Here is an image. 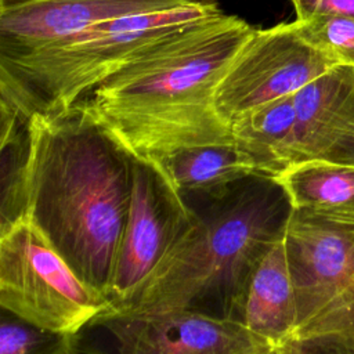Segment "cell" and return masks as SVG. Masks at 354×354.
I'll use <instances>...</instances> for the list:
<instances>
[{
	"instance_id": "obj_2",
	"label": "cell",
	"mask_w": 354,
	"mask_h": 354,
	"mask_svg": "<svg viewBox=\"0 0 354 354\" xmlns=\"http://www.w3.org/2000/svg\"><path fill=\"white\" fill-rule=\"evenodd\" d=\"M26 216L88 285L109 295L136 155L82 100L29 118Z\"/></svg>"
},
{
	"instance_id": "obj_1",
	"label": "cell",
	"mask_w": 354,
	"mask_h": 354,
	"mask_svg": "<svg viewBox=\"0 0 354 354\" xmlns=\"http://www.w3.org/2000/svg\"><path fill=\"white\" fill-rule=\"evenodd\" d=\"M254 30L221 10L201 17L141 50L82 100L141 158L158 160L184 148L235 144L216 93Z\"/></svg>"
},
{
	"instance_id": "obj_5",
	"label": "cell",
	"mask_w": 354,
	"mask_h": 354,
	"mask_svg": "<svg viewBox=\"0 0 354 354\" xmlns=\"http://www.w3.org/2000/svg\"><path fill=\"white\" fill-rule=\"evenodd\" d=\"M285 248L297 301V340L354 354V224L292 210Z\"/></svg>"
},
{
	"instance_id": "obj_7",
	"label": "cell",
	"mask_w": 354,
	"mask_h": 354,
	"mask_svg": "<svg viewBox=\"0 0 354 354\" xmlns=\"http://www.w3.org/2000/svg\"><path fill=\"white\" fill-rule=\"evenodd\" d=\"M195 210L163 166L134 158L133 189L109 289L111 307L126 301L192 228Z\"/></svg>"
},
{
	"instance_id": "obj_18",
	"label": "cell",
	"mask_w": 354,
	"mask_h": 354,
	"mask_svg": "<svg viewBox=\"0 0 354 354\" xmlns=\"http://www.w3.org/2000/svg\"><path fill=\"white\" fill-rule=\"evenodd\" d=\"M59 333L32 325L3 310L0 322V354H36Z\"/></svg>"
},
{
	"instance_id": "obj_4",
	"label": "cell",
	"mask_w": 354,
	"mask_h": 354,
	"mask_svg": "<svg viewBox=\"0 0 354 354\" xmlns=\"http://www.w3.org/2000/svg\"><path fill=\"white\" fill-rule=\"evenodd\" d=\"M213 0L163 12L95 24L26 54L0 57V104L25 119L54 115L160 37L218 11Z\"/></svg>"
},
{
	"instance_id": "obj_21",
	"label": "cell",
	"mask_w": 354,
	"mask_h": 354,
	"mask_svg": "<svg viewBox=\"0 0 354 354\" xmlns=\"http://www.w3.org/2000/svg\"><path fill=\"white\" fill-rule=\"evenodd\" d=\"M292 354H342L333 347L310 340H297L292 343Z\"/></svg>"
},
{
	"instance_id": "obj_16",
	"label": "cell",
	"mask_w": 354,
	"mask_h": 354,
	"mask_svg": "<svg viewBox=\"0 0 354 354\" xmlns=\"http://www.w3.org/2000/svg\"><path fill=\"white\" fill-rule=\"evenodd\" d=\"M29 119L0 104V232L26 216V167L29 156Z\"/></svg>"
},
{
	"instance_id": "obj_10",
	"label": "cell",
	"mask_w": 354,
	"mask_h": 354,
	"mask_svg": "<svg viewBox=\"0 0 354 354\" xmlns=\"http://www.w3.org/2000/svg\"><path fill=\"white\" fill-rule=\"evenodd\" d=\"M203 0H37L0 8V57L30 53L95 24L196 6Z\"/></svg>"
},
{
	"instance_id": "obj_3",
	"label": "cell",
	"mask_w": 354,
	"mask_h": 354,
	"mask_svg": "<svg viewBox=\"0 0 354 354\" xmlns=\"http://www.w3.org/2000/svg\"><path fill=\"white\" fill-rule=\"evenodd\" d=\"M192 228L144 283L109 310H194L241 321L245 293L261 257L293 210L274 176L256 174L216 195H199ZM242 322V321H241Z\"/></svg>"
},
{
	"instance_id": "obj_19",
	"label": "cell",
	"mask_w": 354,
	"mask_h": 354,
	"mask_svg": "<svg viewBox=\"0 0 354 354\" xmlns=\"http://www.w3.org/2000/svg\"><path fill=\"white\" fill-rule=\"evenodd\" d=\"M296 19H307L313 15L330 14L354 18V0H290Z\"/></svg>"
},
{
	"instance_id": "obj_14",
	"label": "cell",
	"mask_w": 354,
	"mask_h": 354,
	"mask_svg": "<svg viewBox=\"0 0 354 354\" xmlns=\"http://www.w3.org/2000/svg\"><path fill=\"white\" fill-rule=\"evenodd\" d=\"M158 162L183 195H216L243 178L266 174L236 144L184 148Z\"/></svg>"
},
{
	"instance_id": "obj_8",
	"label": "cell",
	"mask_w": 354,
	"mask_h": 354,
	"mask_svg": "<svg viewBox=\"0 0 354 354\" xmlns=\"http://www.w3.org/2000/svg\"><path fill=\"white\" fill-rule=\"evenodd\" d=\"M333 66L332 58L299 35L295 21L256 28L218 84L217 111L231 126L252 109L296 94Z\"/></svg>"
},
{
	"instance_id": "obj_23",
	"label": "cell",
	"mask_w": 354,
	"mask_h": 354,
	"mask_svg": "<svg viewBox=\"0 0 354 354\" xmlns=\"http://www.w3.org/2000/svg\"><path fill=\"white\" fill-rule=\"evenodd\" d=\"M268 354H292V344H290L289 347H286V348L274 350V351H271V353H268Z\"/></svg>"
},
{
	"instance_id": "obj_6",
	"label": "cell",
	"mask_w": 354,
	"mask_h": 354,
	"mask_svg": "<svg viewBox=\"0 0 354 354\" xmlns=\"http://www.w3.org/2000/svg\"><path fill=\"white\" fill-rule=\"evenodd\" d=\"M0 304L41 329L77 335L111 308L29 216L0 232Z\"/></svg>"
},
{
	"instance_id": "obj_11",
	"label": "cell",
	"mask_w": 354,
	"mask_h": 354,
	"mask_svg": "<svg viewBox=\"0 0 354 354\" xmlns=\"http://www.w3.org/2000/svg\"><path fill=\"white\" fill-rule=\"evenodd\" d=\"M308 160L354 163V66H333L295 94L286 167Z\"/></svg>"
},
{
	"instance_id": "obj_12",
	"label": "cell",
	"mask_w": 354,
	"mask_h": 354,
	"mask_svg": "<svg viewBox=\"0 0 354 354\" xmlns=\"http://www.w3.org/2000/svg\"><path fill=\"white\" fill-rule=\"evenodd\" d=\"M241 321L272 350L286 348L295 342L297 301L283 235L254 268L245 293Z\"/></svg>"
},
{
	"instance_id": "obj_13",
	"label": "cell",
	"mask_w": 354,
	"mask_h": 354,
	"mask_svg": "<svg viewBox=\"0 0 354 354\" xmlns=\"http://www.w3.org/2000/svg\"><path fill=\"white\" fill-rule=\"evenodd\" d=\"M275 180L295 210L354 224V163L301 162L278 173Z\"/></svg>"
},
{
	"instance_id": "obj_22",
	"label": "cell",
	"mask_w": 354,
	"mask_h": 354,
	"mask_svg": "<svg viewBox=\"0 0 354 354\" xmlns=\"http://www.w3.org/2000/svg\"><path fill=\"white\" fill-rule=\"evenodd\" d=\"M30 1H37V0H0V8H6V7L17 6V4H25V3H30Z\"/></svg>"
},
{
	"instance_id": "obj_9",
	"label": "cell",
	"mask_w": 354,
	"mask_h": 354,
	"mask_svg": "<svg viewBox=\"0 0 354 354\" xmlns=\"http://www.w3.org/2000/svg\"><path fill=\"white\" fill-rule=\"evenodd\" d=\"M94 325L112 337L116 354H268L274 351L241 321L194 310H108Z\"/></svg>"
},
{
	"instance_id": "obj_17",
	"label": "cell",
	"mask_w": 354,
	"mask_h": 354,
	"mask_svg": "<svg viewBox=\"0 0 354 354\" xmlns=\"http://www.w3.org/2000/svg\"><path fill=\"white\" fill-rule=\"evenodd\" d=\"M299 35L337 65L354 66V18L319 14L295 19Z\"/></svg>"
},
{
	"instance_id": "obj_15",
	"label": "cell",
	"mask_w": 354,
	"mask_h": 354,
	"mask_svg": "<svg viewBox=\"0 0 354 354\" xmlns=\"http://www.w3.org/2000/svg\"><path fill=\"white\" fill-rule=\"evenodd\" d=\"M295 126V94L270 101L231 123L234 141L257 167L277 176L286 167Z\"/></svg>"
},
{
	"instance_id": "obj_20",
	"label": "cell",
	"mask_w": 354,
	"mask_h": 354,
	"mask_svg": "<svg viewBox=\"0 0 354 354\" xmlns=\"http://www.w3.org/2000/svg\"><path fill=\"white\" fill-rule=\"evenodd\" d=\"M36 354H105L91 348L79 340L77 335H58L51 343L39 350Z\"/></svg>"
}]
</instances>
